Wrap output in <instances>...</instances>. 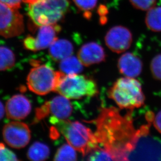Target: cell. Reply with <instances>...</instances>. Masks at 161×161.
I'll return each instance as SVG.
<instances>
[{
  "instance_id": "5b68a950",
  "label": "cell",
  "mask_w": 161,
  "mask_h": 161,
  "mask_svg": "<svg viewBox=\"0 0 161 161\" xmlns=\"http://www.w3.org/2000/svg\"><path fill=\"white\" fill-rule=\"evenodd\" d=\"M55 92L69 99H80L85 97H92L99 92L96 81L82 75L63 74Z\"/></svg>"
},
{
  "instance_id": "d4e9b609",
  "label": "cell",
  "mask_w": 161,
  "mask_h": 161,
  "mask_svg": "<svg viewBox=\"0 0 161 161\" xmlns=\"http://www.w3.org/2000/svg\"><path fill=\"white\" fill-rule=\"evenodd\" d=\"M18 160L17 156L14 153V152L7 148L3 143H0V161Z\"/></svg>"
},
{
  "instance_id": "ac0fdd59",
  "label": "cell",
  "mask_w": 161,
  "mask_h": 161,
  "mask_svg": "<svg viewBox=\"0 0 161 161\" xmlns=\"http://www.w3.org/2000/svg\"><path fill=\"white\" fill-rule=\"evenodd\" d=\"M146 26L153 32H161V6H154L146 14Z\"/></svg>"
},
{
  "instance_id": "4fadbf2b",
  "label": "cell",
  "mask_w": 161,
  "mask_h": 161,
  "mask_svg": "<svg viewBox=\"0 0 161 161\" xmlns=\"http://www.w3.org/2000/svg\"><path fill=\"white\" fill-rule=\"evenodd\" d=\"M78 58L83 65L90 66L105 61L106 54L102 46L95 42H90L79 49Z\"/></svg>"
},
{
  "instance_id": "484cf974",
  "label": "cell",
  "mask_w": 161,
  "mask_h": 161,
  "mask_svg": "<svg viewBox=\"0 0 161 161\" xmlns=\"http://www.w3.org/2000/svg\"><path fill=\"white\" fill-rule=\"evenodd\" d=\"M0 1L14 9H18L24 0H0Z\"/></svg>"
},
{
  "instance_id": "52a82bcc",
  "label": "cell",
  "mask_w": 161,
  "mask_h": 161,
  "mask_svg": "<svg viewBox=\"0 0 161 161\" xmlns=\"http://www.w3.org/2000/svg\"><path fill=\"white\" fill-rule=\"evenodd\" d=\"M24 31L23 16L17 9L0 1V36L9 38L21 35Z\"/></svg>"
},
{
  "instance_id": "9a60e30c",
  "label": "cell",
  "mask_w": 161,
  "mask_h": 161,
  "mask_svg": "<svg viewBox=\"0 0 161 161\" xmlns=\"http://www.w3.org/2000/svg\"><path fill=\"white\" fill-rule=\"evenodd\" d=\"M73 52V44L66 39H58L49 47V55L55 61H61L71 56Z\"/></svg>"
},
{
  "instance_id": "30bf717a",
  "label": "cell",
  "mask_w": 161,
  "mask_h": 161,
  "mask_svg": "<svg viewBox=\"0 0 161 161\" xmlns=\"http://www.w3.org/2000/svg\"><path fill=\"white\" fill-rule=\"evenodd\" d=\"M104 40L109 50L116 53H121L130 47L132 42V35L127 28L116 26L108 31Z\"/></svg>"
},
{
  "instance_id": "f1b7e54d",
  "label": "cell",
  "mask_w": 161,
  "mask_h": 161,
  "mask_svg": "<svg viewBox=\"0 0 161 161\" xmlns=\"http://www.w3.org/2000/svg\"><path fill=\"white\" fill-rule=\"evenodd\" d=\"M39 0H24V2L26 3H29V4H31V3H33L36 2L38 1Z\"/></svg>"
},
{
  "instance_id": "4316f807",
  "label": "cell",
  "mask_w": 161,
  "mask_h": 161,
  "mask_svg": "<svg viewBox=\"0 0 161 161\" xmlns=\"http://www.w3.org/2000/svg\"><path fill=\"white\" fill-rule=\"evenodd\" d=\"M153 125L157 130L161 134V111L154 118Z\"/></svg>"
},
{
  "instance_id": "7a4b0ae2",
  "label": "cell",
  "mask_w": 161,
  "mask_h": 161,
  "mask_svg": "<svg viewBox=\"0 0 161 161\" xmlns=\"http://www.w3.org/2000/svg\"><path fill=\"white\" fill-rule=\"evenodd\" d=\"M50 122L56 126L69 144L84 156L99 147L94 133L79 122L59 119L54 116Z\"/></svg>"
},
{
  "instance_id": "5bb4252c",
  "label": "cell",
  "mask_w": 161,
  "mask_h": 161,
  "mask_svg": "<svg viewBox=\"0 0 161 161\" xmlns=\"http://www.w3.org/2000/svg\"><path fill=\"white\" fill-rule=\"evenodd\" d=\"M119 71L125 77L136 78L139 76L143 68L142 60L134 54L127 52L120 56L118 61Z\"/></svg>"
},
{
  "instance_id": "603a6c76",
  "label": "cell",
  "mask_w": 161,
  "mask_h": 161,
  "mask_svg": "<svg viewBox=\"0 0 161 161\" xmlns=\"http://www.w3.org/2000/svg\"><path fill=\"white\" fill-rule=\"evenodd\" d=\"M150 69L153 77L161 81V54L157 55L152 59Z\"/></svg>"
},
{
  "instance_id": "ba28073f",
  "label": "cell",
  "mask_w": 161,
  "mask_h": 161,
  "mask_svg": "<svg viewBox=\"0 0 161 161\" xmlns=\"http://www.w3.org/2000/svg\"><path fill=\"white\" fill-rule=\"evenodd\" d=\"M3 137L4 142L11 147L21 149L25 147L31 140V130L24 123L13 121L3 128Z\"/></svg>"
},
{
  "instance_id": "ffe728a7",
  "label": "cell",
  "mask_w": 161,
  "mask_h": 161,
  "mask_svg": "<svg viewBox=\"0 0 161 161\" xmlns=\"http://www.w3.org/2000/svg\"><path fill=\"white\" fill-rule=\"evenodd\" d=\"M76 150L70 144H64L59 147L54 156V161H76Z\"/></svg>"
},
{
  "instance_id": "277c9868",
  "label": "cell",
  "mask_w": 161,
  "mask_h": 161,
  "mask_svg": "<svg viewBox=\"0 0 161 161\" xmlns=\"http://www.w3.org/2000/svg\"><path fill=\"white\" fill-rule=\"evenodd\" d=\"M70 0H39L29 4L28 15L37 26L56 24L67 13Z\"/></svg>"
},
{
  "instance_id": "6da1fadb",
  "label": "cell",
  "mask_w": 161,
  "mask_h": 161,
  "mask_svg": "<svg viewBox=\"0 0 161 161\" xmlns=\"http://www.w3.org/2000/svg\"><path fill=\"white\" fill-rule=\"evenodd\" d=\"M131 113L122 116L116 108H104L94 120L97 140L103 145L113 161L128 160L129 154L135 148L139 138L148 132L147 126L136 129Z\"/></svg>"
},
{
  "instance_id": "7c38bea8",
  "label": "cell",
  "mask_w": 161,
  "mask_h": 161,
  "mask_svg": "<svg viewBox=\"0 0 161 161\" xmlns=\"http://www.w3.org/2000/svg\"><path fill=\"white\" fill-rule=\"evenodd\" d=\"M69 100L62 95L56 96L40 108L41 112L45 117L51 113L57 119H66L70 116L73 110Z\"/></svg>"
},
{
  "instance_id": "8fae6325",
  "label": "cell",
  "mask_w": 161,
  "mask_h": 161,
  "mask_svg": "<svg viewBox=\"0 0 161 161\" xmlns=\"http://www.w3.org/2000/svg\"><path fill=\"white\" fill-rule=\"evenodd\" d=\"M31 111V102L25 96L16 94L7 101L5 105V114L8 119L21 120L25 119Z\"/></svg>"
},
{
  "instance_id": "d6986e66",
  "label": "cell",
  "mask_w": 161,
  "mask_h": 161,
  "mask_svg": "<svg viewBox=\"0 0 161 161\" xmlns=\"http://www.w3.org/2000/svg\"><path fill=\"white\" fill-rule=\"evenodd\" d=\"M15 55L11 49L0 46V71L12 69L15 64Z\"/></svg>"
},
{
  "instance_id": "83f0119b",
  "label": "cell",
  "mask_w": 161,
  "mask_h": 161,
  "mask_svg": "<svg viewBox=\"0 0 161 161\" xmlns=\"http://www.w3.org/2000/svg\"><path fill=\"white\" fill-rule=\"evenodd\" d=\"M5 113V107H4L2 102L0 101V120L1 119Z\"/></svg>"
},
{
  "instance_id": "7402d4cb",
  "label": "cell",
  "mask_w": 161,
  "mask_h": 161,
  "mask_svg": "<svg viewBox=\"0 0 161 161\" xmlns=\"http://www.w3.org/2000/svg\"><path fill=\"white\" fill-rule=\"evenodd\" d=\"M88 160L89 161H111L113 160L111 155L107 151L98 147L90 152Z\"/></svg>"
},
{
  "instance_id": "3957f363",
  "label": "cell",
  "mask_w": 161,
  "mask_h": 161,
  "mask_svg": "<svg viewBox=\"0 0 161 161\" xmlns=\"http://www.w3.org/2000/svg\"><path fill=\"white\" fill-rule=\"evenodd\" d=\"M108 96L121 109L132 110L140 108L145 101L142 85L135 78L117 79L108 91Z\"/></svg>"
},
{
  "instance_id": "9c48e42d",
  "label": "cell",
  "mask_w": 161,
  "mask_h": 161,
  "mask_svg": "<svg viewBox=\"0 0 161 161\" xmlns=\"http://www.w3.org/2000/svg\"><path fill=\"white\" fill-rule=\"evenodd\" d=\"M61 28L58 25H49L40 26L36 37L29 36L24 40L25 49L32 51L47 49L58 39V33Z\"/></svg>"
},
{
  "instance_id": "2e32d148",
  "label": "cell",
  "mask_w": 161,
  "mask_h": 161,
  "mask_svg": "<svg viewBox=\"0 0 161 161\" xmlns=\"http://www.w3.org/2000/svg\"><path fill=\"white\" fill-rule=\"evenodd\" d=\"M83 65L76 56H69L61 61L59 68L65 75L79 74L83 70Z\"/></svg>"
},
{
  "instance_id": "44dd1931",
  "label": "cell",
  "mask_w": 161,
  "mask_h": 161,
  "mask_svg": "<svg viewBox=\"0 0 161 161\" xmlns=\"http://www.w3.org/2000/svg\"><path fill=\"white\" fill-rule=\"evenodd\" d=\"M98 0H74L75 4L80 11L84 12L87 18L91 17V11L97 6Z\"/></svg>"
},
{
  "instance_id": "cb8c5ba5",
  "label": "cell",
  "mask_w": 161,
  "mask_h": 161,
  "mask_svg": "<svg viewBox=\"0 0 161 161\" xmlns=\"http://www.w3.org/2000/svg\"><path fill=\"white\" fill-rule=\"evenodd\" d=\"M134 8L142 11H147L155 6L157 0H129Z\"/></svg>"
},
{
  "instance_id": "e0dca14e",
  "label": "cell",
  "mask_w": 161,
  "mask_h": 161,
  "mask_svg": "<svg viewBox=\"0 0 161 161\" xmlns=\"http://www.w3.org/2000/svg\"><path fill=\"white\" fill-rule=\"evenodd\" d=\"M50 154V150L47 145L40 142H35L29 147L27 158L31 161H44L49 158Z\"/></svg>"
},
{
  "instance_id": "8992f818",
  "label": "cell",
  "mask_w": 161,
  "mask_h": 161,
  "mask_svg": "<svg viewBox=\"0 0 161 161\" xmlns=\"http://www.w3.org/2000/svg\"><path fill=\"white\" fill-rule=\"evenodd\" d=\"M63 74L61 71H54L49 66L36 65L29 72L27 85L32 92L44 96L55 91Z\"/></svg>"
}]
</instances>
